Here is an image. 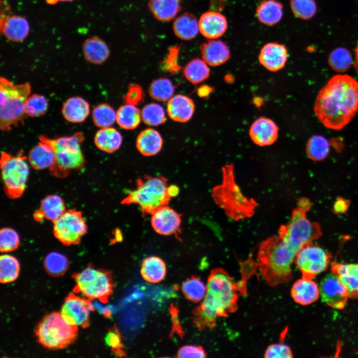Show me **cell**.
I'll return each mask as SVG.
<instances>
[{
  "label": "cell",
  "instance_id": "52a82bcc",
  "mask_svg": "<svg viewBox=\"0 0 358 358\" xmlns=\"http://www.w3.org/2000/svg\"><path fill=\"white\" fill-rule=\"evenodd\" d=\"M168 186V179L164 177L145 175L137 179L136 188L128 192L121 203L137 204L143 215L152 214L158 208L169 203Z\"/></svg>",
  "mask_w": 358,
  "mask_h": 358
},
{
  "label": "cell",
  "instance_id": "484cf974",
  "mask_svg": "<svg viewBox=\"0 0 358 358\" xmlns=\"http://www.w3.org/2000/svg\"><path fill=\"white\" fill-rule=\"evenodd\" d=\"M163 144L161 134L152 128L142 130L136 138V148L142 155L145 156H152L159 153Z\"/></svg>",
  "mask_w": 358,
  "mask_h": 358
},
{
  "label": "cell",
  "instance_id": "c3c4849f",
  "mask_svg": "<svg viewBox=\"0 0 358 358\" xmlns=\"http://www.w3.org/2000/svg\"><path fill=\"white\" fill-rule=\"evenodd\" d=\"M105 341L116 356L118 357L126 356V353L123 350V345L122 343L121 336L116 327L108 330L105 337Z\"/></svg>",
  "mask_w": 358,
  "mask_h": 358
},
{
  "label": "cell",
  "instance_id": "cb8c5ba5",
  "mask_svg": "<svg viewBox=\"0 0 358 358\" xmlns=\"http://www.w3.org/2000/svg\"><path fill=\"white\" fill-rule=\"evenodd\" d=\"M89 103L80 96H73L66 100L62 108L64 118L73 123L84 122L89 116L90 109Z\"/></svg>",
  "mask_w": 358,
  "mask_h": 358
},
{
  "label": "cell",
  "instance_id": "db71d44e",
  "mask_svg": "<svg viewBox=\"0 0 358 358\" xmlns=\"http://www.w3.org/2000/svg\"><path fill=\"white\" fill-rule=\"evenodd\" d=\"M350 205V201L343 197H339L335 201L333 205V211L335 214L345 213L348 210Z\"/></svg>",
  "mask_w": 358,
  "mask_h": 358
},
{
  "label": "cell",
  "instance_id": "f907efd6",
  "mask_svg": "<svg viewBox=\"0 0 358 358\" xmlns=\"http://www.w3.org/2000/svg\"><path fill=\"white\" fill-rule=\"evenodd\" d=\"M264 357L268 358H291L292 353L289 346L283 343L273 344L265 351Z\"/></svg>",
  "mask_w": 358,
  "mask_h": 358
},
{
  "label": "cell",
  "instance_id": "680465c9",
  "mask_svg": "<svg viewBox=\"0 0 358 358\" xmlns=\"http://www.w3.org/2000/svg\"><path fill=\"white\" fill-rule=\"evenodd\" d=\"M47 2L50 4H53L57 3L58 0H46Z\"/></svg>",
  "mask_w": 358,
  "mask_h": 358
},
{
  "label": "cell",
  "instance_id": "d4e9b609",
  "mask_svg": "<svg viewBox=\"0 0 358 358\" xmlns=\"http://www.w3.org/2000/svg\"><path fill=\"white\" fill-rule=\"evenodd\" d=\"M1 30L8 40L21 42L27 36L29 25L27 20L21 16H8L3 19Z\"/></svg>",
  "mask_w": 358,
  "mask_h": 358
},
{
  "label": "cell",
  "instance_id": "44dd1931",
  "mask_svg": "<svg viewBox=\"0 0 358 358\" xmlns=\"http://www.w3.org/2000/svg\"><path fill=\"white\" fill-rule=\"evenodd\" d=\"M332 272L335 273L347 288L349 297L358 298V264L333 262Z\"/></svg>",
  "mask_w": 358,
  "mask_h": 358
},
{
  "label": "cell",
  "instance_id": "f5cc1de1",
  "mask_svg": "<svg viewBox=\"0 0 358 358\" xmlns=\"http://www.w3.org/2000/svg\"><path fill=\"white\" fill-rule=\"evenodd\" d=\"M207 355L201 346L185 345L179 348L177 355V358H205Z\"/></svg>",
  "mask_w": 358,
  "mask_h": 358
},
{
  "label": "cell",
  "instance_id": "9c48e42d",
  "mask_svg": "<svg viewBox=\"0 0 358 358\" xmlns=\"http://www.w3.org/2000/svg\"><path fill=\"white\" fill-rule=\"evenodd\" d=\"M78 327L68 323L60 312L46 315L38 324L35 334L38 342L49 349H63L77 339Z\"/></svg>",
  "mask_w": 358,
  "mask_h": 358
},
{
  "label": "cell",
  "instance_id": "681fc988",
  "mask_svg": "<svg viewBox=\"0 0 358 358\" xmlns=\"http://www.w3.org/2000/svg\"><path fill=\"white\" fill-rule=\"evenodd\" d=\"M180 48L178 45L171 47L167 57L162 64L163 69L170 74H175L181 69L178 60Z\"/></svg>",
  "mask_w": 358,
  "mask_h": 358
},
{
  "label": "cell",
  "instance_id": "4dcf8cb0",
  "mask_svg": "<svg viewBox=\"0 0 358 358\" xmlns=\"http://www.w3.org/2000/svg\"><path fill=\"white\" fill-rule=\"evenodd\" d=\"M94 142L97 148L101 151L113 153L120 147L122 137L120 133L114 128H102L96 133Z\"/></svg>",
  "mask_w": 358,
  "mask_h": 358
},
{
  "label": "cell",
  "instance_id": "1f68e13d",
  "mask_svg": "<svg viewBox=\"0 0 358 358\" xmlns=\"http://www.w3.org/2000/svg\"><path fill=\"white\" fill-rule=\"evenodd\" d=\"M257 16L263 24L272 26L278 23L283 15V5L275 0H263L256 9Z\"/></svg>",
  "mask_w": 358,
  "mask_h": 358
},
{
  "label": "cell",
  "instance_id": "7a4b0ae2",
  "mask_svg": "<svg viewBox=\"0 0 358 358\" xmlns=\"http://www.w3.org/2000/svg\"><path fill=\"white\" fill-rule=\"evenodd\" d=\"M314 110L325 127L342 129L358 111V82L348 75L333 76L319 91Z\"/></svg>",
  "mask_w": 358,
  "mask_h": 358
},
{
  "label": "cell",
  "instance_id": "5bb4252c",
  "mask_svg": "<svg viewBox=\"0 0 358 358\" xmlns=\"http://www.w3.org/2000/svg\"><path fill=\"white\" fill-rule=\"evenodd\" d=\"M91 300L70 293L65 298L60 313L69 324L86 328L90 326V313L94 309Z\"/></svg>",
  "mask_w": 358,
  "mask_h": 358
},
{
  "label": "cell",
  "instance_id": "bcb514c9",
  "mask_svg": "<svg viewBox=\"0 0 358 358\" xmlns=\"http://www.w3.org/2000/svg\"><path fill=\"white\" fill-rule=\"evenodd\" d=\"M290 5L294 15L303 20L312 18L317 11L314 0H290Z\"/></svg>",
  "mask_w": 358,
  "mask_h": 358
},
{
  "label": "cell",
  "instance_id": "7c38bea8",
  "mask_svg": "<svg viewBox=\"0 0 358 358\" xmlns=\"http://www.w3.org/2000/svg\"><path fill=\"white\" fill-rule=\"evenodd\" d=\"M53 233L55 237L66 246L76 245L87 233L86 220L80 211L70 209L55 221Z\"/></svg>",
  "mask_w": 358,
  "mask_h": 358
},
{
  "label": "cell",
  "instance_id": "74e56055",
  "mask_svg": "<svg viewBox=\"0 0 358 358\" xmlns=\"http://www.w3.org/2000/svg\"><path fill=\"white\" fill-rule=\"evenodd\" d=\"M175 87L168 78H159L154 80L150 85L149 93L154 100L168 101L173 96Z\"/></svg>",
  "mask_w": 358,
  "mask_h": 358
},
{
  "label": "cell",
  "instance_id": "ba28073f",
  "mask_svg": "<svg viewBox=\"0 0 358 358\" xmlns=\"http://www.w3.org/2000/svg\"><path fill=\"white\" fill-rule=\"evenodd\" d=\"M84 140V136L80 132L70 136L55 139L40 136L39 141L48 144L54 151L55 164L50 170L53 174L64 176L71 170L79 169L84 166L85 159L81 148Z\"/></svg>",
  "mask_w": 358,
  "mask_h": 358
},
{
  "label": "cell",
  "instance_id": "d6986e66",
  "mask_svg": "<svg viewBox=\"0 0 358 358\" xmlns=\"http://www.w3.org/2000/svg\"><path fill=\"white\" fill-rule=\"evenodd\" d=\"M199 32L206 38L216 39L223 36L228 28L226 17L215 11L203 13L198 20Z\"/></svg>",
  "mask_w": 358,
  "mask_h": 358
},
{
  "label": "cell",
  "instance_id": "91938a15",
  "mask_svg": "<svg viewBox=\"0 0 358 358\" xmlns=\"http://www.w3.org/2000/svg\"><path fill=\"white\" fill-rule=\"evenodd\" d=\"M58 1H71L73 0H58Z\"/></svg>",
  "mask_w": 358,
  "mask_h": 358
},
{
  "label": "cell",
  "instance_id": "6da1fadb",
  "mask_svg": "<svg viewBox=\"0 0 358 358\" xmlns=\"http://www.w3.org/2000/svg\"><path fill=\"white\" fill-rule=\"evenodd\" d=\"M247 280L236 282L222 268L212 269L200 304L192 311V322L198 330L213 328L219 318L227 317L238 309L240 295L246 293Z\"/></svg>",
  "mask_w": 358,
  "mask_h": 358
},
{
  "label": "cell",
  "instance_id": "d6a6232c",
  "mask_svg": "<svg viewBox=\"0 0 358 358\" xmlns=\"http://www.w3.org/2000/svg\"><path fill=\"white\" fill-rule=\"evenodd\" d=\"M140 272L143 278L147 281L157 283L164 278L166 273V266L160 258L150 256L143 260Z\"/></svg>",
  "mask_w": 358,
  "mask_h": 358
},
{
  "label": "cell",
  "instance_id": "2e32d148",
  "mask_svg": "<svg viewBox=\"0 0 358 358\" xmlns=\"http://www.w3.org/2000/svg\"><path fill=\"white\" fill-rule=\"evenodd\" d=\"M151 225L157 233L162 235L177 234L180 231V215L167 205L162 206L152 213Z\"/></svg>",
  "mask_w": 358,
  "mask_h": 358
},
{
  "label": "cell",
  "instance_id": "11a10c76",
  "mask_svg": "<svg viewBox=\"0 0 358 358\" xmlns=\"http://www.w3.org/2000/svg\"><path fill=\"white\" fill-rule=\"evenodd\" d=\"M171 312L172 314L173 315V318L174 319L173 323H174V326H175V328L177 330V332L179 334V333H182V331L181 330V327L179 325V320L178 319V315L177 313V309L176 308L173 307L172 306L171 307Z\"/></svg>",
  "mask_w": 358,
  "mask_h": 358
},
{
  "label": "cell",
  "instance_id": "ac0fdd59",
  "mask_svg": "<svg viewBox=\"0 0 358 358\" xmlns=\"http://www.w3.org/2000/svg\"><path fill=\"white\" fill-rule=\"evenodd\" d=\"M287 57V50L284 45L270 42L262 47L258 59L260 63L266 69L271 72H276L285 66Z\"/></svg>",
  "mask_w": 358,
  "mask_h": 358
},
{
  "label": "cell",
  "instance_id": "9a60e30c",
  "mask_svg": "<svg viewBox=\"0 0 358 358\" xmlns=\"http://www.w3.org/2000/svg\"><path fill=\"white\" fill-rule=\"evenodd\" d=\"M319 288L322 301L333 308L343 309L350 298L347 288L332 272L324 277Z\"/></svg>",
  "mask_w": 358,
  "mask_h": 358
},
{
  "label": "cell",
  "instance_id": "b9f144b4",
  "mask_svg": "<svg viewBox=\"0 0 358 358\" xmlns=\"http://www.w3.org/2000/svg\"><path fill=\"white\" fill-rule=\"evenodd\" d=\"M43 264L47 273L53 276H59L64 274L69 266L67 258L64 255L55 252L46 256Z\"/></svg>",
  "mask_w": 358,
  "mask_h": 358
},
{
  "label": "cell",
  "instance_id": "6f0895ef",
  "mask_svg": "<svg viewBox=\"0 0 358 358\" xmlns=\"http://www.w3.org/2000/svg\"><path fill=\"white\" fill-rule=\"evenodd\" d=\"M355 59L354 64V66L356 70V71L358 73V41L357 43V45L356 46L355 49Z\"/></svg>",
  "mask_w": 358,
  "mask_h": 358
},
{
  "label": "cell",
  "instance_id": "8d00e7d4",
  "mask_svg": "<svg viewBox=\"0 0 358 358\" xmlns=\"http://www.w3.org/2000/svg\"><path fill=\"white\" fill-rule=\"evenodd\" d=\"M306 152L309 158L314 161L324 160L330 152V145L328 140L321 135H313L307 141Z\"/></svg>",
  "mask_w": 358,
  "mask_h": 358
},
{
  "label": "cell",
  "instance_id": "4fadbf2b",
  "mask_svg": "<svg viewBox=\"0 0 358 358\" xmlns=\"http://www.w3.org/2000/svg\"><path fill=\"white\" fill-rule=\"evenodd\" d=\"M331 255L321 247L312 244L303 247L297 254L295 261L302 277L313 279L328 268Z\"/></svg>",
  "mask_w": 358,
  "mask_h": 358
},
{
  "label": "cell",
  "instance_id": "ee69618b",
  "mask_svg": "<svg viewBox=\"0 0 358 358\" xmlns=\"http://www.w3.org/2000/svg\"><path fill=\"white\" fill-rule=\"evenodd\" d=\"M141 113L143 122L149 126L160 125L164 123L167 119L164 109L161 105L156 103L146 104Z\"/></svg>",
  "mask_w": 358,
  "mask_h": 358
},
{
  "label": "cell",
  "instance_id": "4316f807",
  "mask_svg": "<svg viewBox=\"0 0 358 358\" xmlns=\"http://www.w3.org/2000/svg\"><path fill=\"white\" fill-rule=\"evenodd\" d=\"M83 52L87 61L96 65L105 62L110 55L107 44L97 36L90 37L85 41L83 44Z\"/></svg>",
  "mask_w": 358,
  "mask_h": 358
},
{
  "label": "cell",
  "instance_id": "f1b7e54d",
  "mask_svg": "<svg viewBox=\"0 0 358 358\" xmlns=\"http://www.w3.org/2000/svg\"><path fill=\"white\" fill-rule=\"evenodd\" d=\"M28 160L35 170H41L48 168L50 170L55 164V157L51 147L40 141L30 150Z\"/></svg>",
  "mask_w": 358,
  "mask_h": 358
},
{
  "label": "cell",
  "instance_id": "7dc6e473",
  "mask_svg": "<svg viewBox=\"0 0 358 358\" xmlns=\"http://www.w3.org/2000/svg\"><path fill=\"white\" fill-rule=\"evenodd\" d=\"M20 244L17 233L10 228H3L0 231V250L2 253L16 250Z\"/></svg>",
  "mask_w": 358,
  "mask_h": 358
},
{
  "label": "cell",
  "instance_id": "836d02e7",
  "mask_svg": "<svg viewBox=\"0 0 358 358\" xmlns=\"http://www.w3.org/2000/svg\"><path fill=\"white\" fill-rule=\"evenodd\" d=\"M141 113L135 106L125 104L120 106L116 111V122L122 128L133 130L136 128L141 122Z\"/></svg>",
  "mask_w": 358,
  "mask_h": 358
},
{
  "label": "cell",
  "instance_id": "f6af8a7d",
  "mask_svg": "<svg viewBox=\"0 0 358 358\" xmlns=\"http://www.w3.org/2000/svg\"><path fill=\"white\" fill-rule=\"evenodd\" d=\"M48 103L45 96L33 94L29 96L25 105V112L27 116L37 117L43 115L47 112Z\"/></svg>",
  "mask_w": 358,
  "mask_h": 358
},
{
  "label": "cell",
  "instance_id": "60d3db41",
  "mask_svg": "<svg viewBox=\"0 0 358 358\" xmlns=\"http://www.w3.org/2000/svg\"><path fill=\"white\" fill-rule=\"evenodd\" d=\"M328 62L334 71L339 73L344 72L348 71L352 66V55L347 49L338 47L331 52Z\"/></svg>",
  "mask_w": 358,
  "mask_h": 358
},
{
  "label": "cell",
  "instance_id": "3957f363",
  "mask_svg": "<svg viewBox=\"0 0 358 358\" xmlns=\"http://www.w3.org/2000/svg\"><path fill=\"white\" fill-rule=\"evenodd\" d=\"M297 253L278 235L270 237L260 244L257 265L268 285L276 286L292 278L291 266Z\"/></svg>",
  "mask_w": 358,
  "mask_h": 358
},
{
  "label": "cell",
  "instance_id": "e0dca14e",
  "mask_svg": "<svg viewBox=\"0 0 358 358\" xmlns=\"http://www.w3.org/2000/svg\"><path fill=\"white\" fill-rule=\"evenodd\" d=\"M278 132V126L273 120L260 117L252 124L249 134L255 144L264 147L273 144L277 139Z\"/></svg>",
  "mask_w": 358,
  "mask_h": 358
},
{
  "label": "cell",
  "instance_id": "816d5d0a",
  "mask_svg": "<svg viewBox=\"0 0 358 358\" xmlns=\"http://www.w3.org/2000/svg\"><path fill=\"white\" fill-rule=\"evenodd\" d=\"M144 97L142 88L138 84H131L128 86L127 92L123 99L126 103L136 106L143 101Z\"/></svg>",
  "mask_w": 358,
  "mask_h": 358
},
{
  "label": "cell",
  "instance_id": "d590c367",
  "mask_svg": "<svg viewBox=\"0 0 358 358\" xmlns=\"http://www.w3.org/2000/svg\"><path fill=\"white\" fill-rule=\"evenodd\" d=\"M44 218L54 222L66 211L63 199L58 195L46 196L41 202L40 210Z\"/></svg>",
  "mask_w": 358,
  "mask_h": 358
},
{
  "label": "cell",
  "instance_id": "f546056e",
  "mask_svg": "<svg viewBox=\"0 0 358 358\" xmlns=\"http://www.w3.org/2000/svg\"><path fill=\"white\" fill-rule=\"evenodd\" d=\"M173 29L175 34L179 39L191 40L195 38L199 32L198 21L192 13L185 12L175 19Z\"/></svg>",
  "mask_w": 358,
  "mask_h": 358
},
{
  "label": "cell",
  "instance_id": "8fae6325",
  "mask_svg": "<svg viewBox=\"0 0 358 358\" xmlns=\"http://www.w3.org/2000/svg\"><path fill=\"white\" fill-rule=\"evenodd\" d=\"M1 179L6 194L11 198L20 197L24 193L29 175L26 157L2 152L0 158Z\"/></svg>",
  "mask_w": 358,
  "mask_h": 358
},
{
  "label": "cell",
  "instance_id": "ab89813d",
  "mask_svg": "<svg viewBox=\"0 0 358 358\" xmlns=\"http://www.w3.org/2000/svg\"><path fill=\"white\" fill-rule=\"evenodd\" d=\"M20 266L17 259L9 255H2L0 257V281L1 283H9L18 277Z\"/></svg>",
  "mask_w": 358,
  "mask_h": 358
},
{
  "label": "cell",
  "instance_id": "603a6c76",
  "mask_svg": "<svg viewBox=\"0 0 358 358\" xmlns=\"http://www.w3.org/2000/svg\"><path fill=\"white\" fill-rule=\"evenodd\" d=\"M291 295L295 302L302 305H308L319 299V288L312 279L302 277L293 284Z\"/></svg>",
  "mask_w": 358,
  "mask_h": 358
},
{
  "label": "cell",
  "instance_id": "30bf717a",
  "mask_svg": "<svg viewBox=\"0 0 358 358\" xmlns=\"http://www.w3.org/2000/svg\"><path fill=\"white\" fill-rule=\"evenodd\" d=\"M72 277L76 283L74 292L91 300L98 299L106 303L113 292L112 274L107 270L95 269L89 265L82 271L73 274Z\"/></svg>",
  "mask_w": 358,
  "mask_h": 358
},
{
  "label": "cell",
  "instance_id": "7402d4cb",
  "mask_svg": "<svg viewBox=\"0 0 358 358\" xmlns=\"http://www.w3.org/2000/svg\"><path fill=\"white\" fill-rule=\"evenodd\" d=\"M167 111L169 117L176 122L184 123L189 121L194 112L195 105L189 97L177 94L168 101Z\"/></svg>",
  "mask_w": 358,
  "mask_h": 358
},
{
  "label": "cell",
  "instance_id": "83f0119b",
  "mask_svg": "<svg viewBox=\"0 0 358 358\" xmlns=\"http://www.w3.org/2000/svg\"><path fill=\"white\" fill-rule=\"evenodd\" d=\"M181 3L182 0H149L148 6L157 19L168 22L180 11Z\"/></svg>",
  "mask_w": 358,
  "mask_h": 358
},
{
  "label": "cell",
  "instance_id": "e575fe53",
  "mask_svg": "<svg viewBox=\"0 0 358 358\" xmlns=\"http://www.w3.org/2000/svg\"><path fill=\"white\" fill-rule=\"evenodd\" d=\"M183 72L186 80L194 85L202 83L210 75L208 64L203 59L197 58L190 60L184 67Z\"/></svg>",
  "mask_w": 358,
  "mask_h": 358
},
{
  "label": "cell",
  "instance_id": "f35d334b",
  "mask_svg": "<svg viewBox=\"0 0 358 358\" xmlns=\"http://www.w3.org/2000/svg\"><path fill=\"white\" fill-rule=\"evenodd\" d=\"M206 290L204 283L196 276L187 278L181 285V291L185 297L195 303L203 299Z\"/></svg>",
  "mask_w": 358,
  "mask_h": 358
},
{
  "label": "cell",
  "instance_id": "9f6ffc18",
  "mask_svg": "<svg viewBox=\"0 0 358 358\" xmlns=\"http://www.w3.org/2000/svg\"><path fill=\"white\" fill-rule=\"evenodd\" d=\"M168 193L170 198L175 197L179 193V188L175 185H169Z\"/></svg>",
  "mask_w": 358,
  "mask_h": 358
},
{
  "label": "cell",
  "instance_id": "277c9868",
  "mask_svg": "<svg viewBox=\"0 0 358 358\" xmlns=\"http://www.w3.org/2000/svg\"><path fill=\"white\" fill-rule=\"evenodd\" d=\"M212 197L227 216L235 221L252 217L258 205L254 199L246 197L242 192L236 181L232 164L222 168V182L213 188Z\"/></svg>",
  "mask_w": 358,
  "mask_h": 358
},
{
  "label": "cell",
  "instance_id": "ffe728a7",
  "mask_svg": "<svg viewBox=\"0 0 358 358\" xmlns=\"http://www.w3.org/2000/svg\"><path fill=\"white\" fill-rule=\"evenodd\" d=\"M202 59L211 66H218L226 63L230 57V50L223 41L209 39L200 46Z\"/></svg>",
  "mask_w": 358,
  "mask_h": 358
},
{
  "label": "cell",
  "instance_id": "5b68a950",
  "mask_svg": "<svg viewBox=\"0 0 358 358\" xmlns=\"http://www.w3.org/2000/svg\"><path fill=\"white\" fill-rule=\"evenodd\" d=\"M310 207L311 203L308 199H300L290 220L278 229V235L298 253L322 235L319 224L311 222L306 216V212Z\"/></svg>",
  "mask_w": 358,
  "mask_h": 358
},
{
  "label": "cell",
  "instance_id": "7bdbcfd3",
  "mask_svg": "<svg viewBox=\"0 0 358 358\" xmlns=\"http://www.w3.org/2000/svg\"><path fill=\"white\" fill-rule=\"evenodd\" d=\"M92 118L97 127L101 128L109 127L116 120V112L109 104L101 103L93 109Z\"/></svg>",
  "mask_w": 358,
  "mask_h": 358
},
{
  "label": "cell",
  "instance_id": "8992f818",
  "mask_svg": "<svg viewBox=\"0 0 358 358\" xmlns=\"http://www.w3.org/2000/svg\"><path fill=\"white\" fill-rule=\"evenodd\" d=\"M29 83L14 85L4 78L0 79V127L9 131L12 126L23 124L26 116L25 105L29 96Z\"/></svg>",
  "mask_w": 358,
  "mask_h": 358
}]
</instances>
